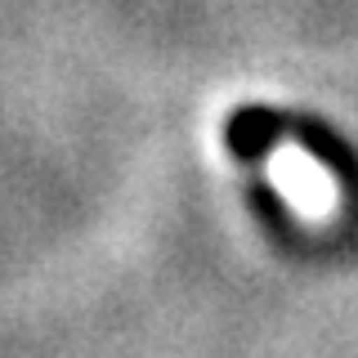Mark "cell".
<instances>
[{
  "label": "cell",
  "instance_id": "obj_1",
  "mask_svg": "<svg viewBox=\"0 0 358 358\" xmlns=\"http://www.w3.org/2000/svg\"><path fill=\"white\" fill-rule=\"evenodd\" d=\"M296 139L305 152H313L327 171L341 179L350 193H358V157L350 152V143L336 130H327L322 121L300 117V112H282V108H238L229 121H224V143L238 162H251V157H264L273 143Z\"/></svg>",
  "mask_w": 358,
  "mask_h": 358
}]
</instances>
